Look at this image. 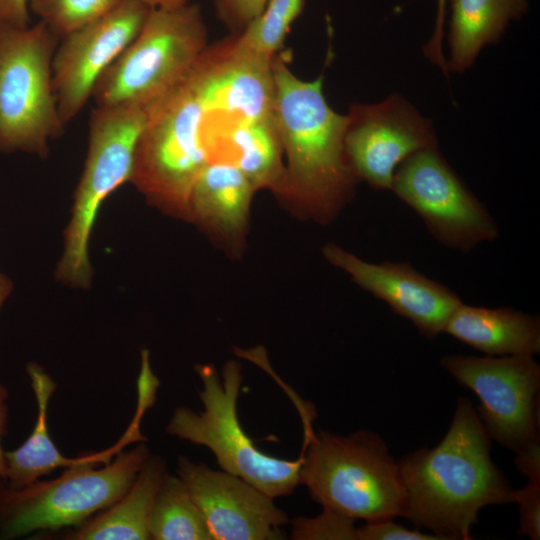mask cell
<instances>
[{"label": "cell", "mask_w": 540, "mask_h": 540, "mask_svg": "<svg viewBox=\"0 0 540 540\" xmlns=\"http://www.w3.org/2000/svg\"><path fill=\"white\" fill-rule=\"evenodd\" d=\"M491 439L468 398L457 400L448 431L435 447L399 462L402 516L442 540L471 539L480 510L514 503V489L493 463Z\"/></svg>", "instance_id": "cell-1"}, {"label": "cell", "mask_w": 540, "mask_h": 540, "mask_svg": "<svg viewBox=\"0 0 540 540\" xmlns=\"http://www.w3.org/2000/svg\"><path fill=\"white\" fill-rule=\"evenodd\" d=\"M288 53L271 59L274 114L287 165V194L320 221L333 218L352 197L358 180L344 147L346 115L334 111L323 94V76L298 78Z\"/></svg>", "instance_id": "cell-2"}, {"label": "cell", "mask_w": 540, "mask_h": 540, "mask_svg": "<svg viewBox=\"0 0 540 540\" xmlns=\"http://www.w3.org/2000/svg\"><path fill=\"white\" fill-rule=\"evenodd\" d=\"M211 132L203 53L188 75L148 109L130 182L150 203L187 215L192 186L210 161Z\"/></svg>", "instance_id": "cell-3"}, {"label": "cell", "mask_w": 540, "mask_h": 540, "mask_svg": "<svg viewBox=\"0 0 540 540\" xmlns=\"http://www.w3.org/2000/svg\"><path fill=\"white\" fill-rule=\"evenodd\" d=\"M300 416L304 442L299 482L315 502L355 521L402 516L404 490L399 464L378 434H316L312 428L315 414L304 412Z\"/></svg>", "instance_id": "cell-4"}, {"label": "cell", "mask_w": 540, "mask_h": 540, "mask_svg": "<svg viewBox=\"0 0 540 540\" xmlns=\"http://www.w3.org/2000/svg\"><path fill=\"white\" fill-rule=\"evenodd\" d=\"M207 41L198 4L150 9L137 36L97 81L95 107L148 110L188 75Z\"/></svg>", "instance_id": "cell-5"}, {"label": "cell", "mask_w": 540, "mask_h": 540, "mask_svg": "<svg viewBox=\"0 0 540 540\" xmlns=\"http://www.w3.org/2000/svg\"><path fill=\"white\" fill-rule=\"evenodd\" d=\"M203 388V411L178 407L166 428L168 434L210 449L219 466L249 482L271 498L291 494L299 482L302 454L295 460L261 452L243 430L237 414L242 383L241 365L228 361L222 378L212 365L195 367Z\"/></svg>", "instance_id": "cell-6"}, {"label": "cell", "mask_w": 540, "mask_h": 540, "mask_svg": "<svg viewBox=\"0 0 540 540\" xmlns=\"http://www.w3.org/2000/svg\"><path fill=\"white\" fill-rule=\"evenodd\" d=\"M59 38L42 22L17 27L0 21V155L46 157L64 131L53 88Z\"/></svg>", "instance_id": "cell-7"}, {"label": "cell", "mask_w": 540, "mask_h": 540, "mask_svg": "<svg viewBox=\"0 0 540 540\" xmlns=\"http://www.w3.org/2000/svg\"><path fill=\"white\" fill-rule=\"evenodd\" d=\"M149 456V449L140 444L120 451L101 467L72 466L57 478L21 488L0 480V538L81 525L127 491Z\"/></svg>", "instance_id": "cell-8"}, {"label": "cell", "mask_w": 540, "mask_h": 540, "mask_svg": "<svg viewBox=\"0 0 540 540\" xmlns=\"http://www.w3.org/2000/svg\"><path fill=\"white\" fill-rule=\"evenodd\" d=\"M148 110L94 107L89 119L88 149L74 194L64 249L55 276L66 285L88 288L93 278L89 242L103 202L130 182L139 137Z\"/></svg>", "instance_id": "cell-9"}, {"label": "cell", "mask_w": 540, "mask_h": 540, "mask_svg": "<svg viewBox=\"0 0 540 540\" xmlns=\"http://www.w3.org/2000/svg\"><path fill=\"white\" fill-rule=\"evenodd\" d=\"M440 363L478 396L477 414L490 439L516 454L539 441L540 366L534 356L448 355Z\"/></svg>", "instance_id": "cell-10"}, {"label": "cell", "mask_w": 540, "mask_h": 540, "mask_svg": "<svg viewBox=\"0 0 540 540\" xmlns=\"http://www.w3.org/2000/svg\"><path fill=\"white\" fill-rule=\"evenodd\" d=\"M443 245L468 252L498 237L495 221L438 150L421 149L396 169L391 189Z\"/></svg>", "instance_id": "cell-11"}, {"label": "cell", "mask_w": 540, "mask_h": 540, "mask_svg": "<svg viewBox=\"0 0 540 540\" xmlns=\"http://www.w3.org/2000/svg\"><path fill=\"white\" fill-rule=\"evenodd\" d=\"M345 153L357 177L390 190L398 166L413 153L437 145L430 119L399 94L376 104H354L346 114Z\"/></svg>", "instance_id": "cell-12"}, {"label": "cell", "mask_w": 540, "mask_h": 540, "mask_svg": "<svg viewBox=\"0 0 540 540\" xmlns=\"http://www.w3.org/2000/svg\"><path fill=\"white\" fill-rule=\"evenodd\" d=\"M149 11L135 0H123L59 40L52 60V78L64 126L91 99L97 81L137 36Z\"/></svg>", "instance_id": "cell-13"}, {"label": "cell", "mask_w": 540, "mask_h": 540, "mask_svg": "<svg viewBox=\"0 0 540 540\" xmlns=\"http://www.w3.org/2000/svg\"><path fill=\"white\" fill-rule=\"evenodd\" d=\"M178 476L202 513L214 540L281 539L288 521L273 498L242 478L216 471L185 456L178 459Z\"/></svg>", "instance_id": "cell-14"}, {"label": "cell", "mask_w": 540, "mask_h": 540, "mask_svg": "<svg viewBox=\"0 0 540 540\" xmlns=\"http://www.w3.org/2000/svg\"><path fill=\"white\" fill-rule=\"evenodd\" d=\"M327 261L348 273L361 288L409 319L428 338L444 332L461 299L446 286L415 270L409 263L364 261L336 244L323 248Z\"/></svg>", "instance_id": "cell-15"}, {"label": "cell", "mask_w": 540, "mask_h": 540, "mask_svg": "<svg viewBox=\"0 0 540 540\" xmlns=\"http://www.w3.org/2000/svg\"><path fill=\"white\" fill-rule=\"evenodd\" d=\"M26 371L37 402V419L24 443L15 450L5 451L6 464L2 481L7 486H27L58 468L85 463L105 464L125 446L145 440L140 431V423L133 419L122 437L108 449L76 458L65 457L50 438L47 427L48 404L56 389V383L37 363L29 362Z\"/></svg>", "instance_id": "cell-16"}, {"label": "cell", "mask_w": 540, "mask_h": 540, "mask_svg": "<svg viewBox=\"0 0 540 540\" xmlns=\"http://www.w3.org/2000/svg\"><path fill=\"white\" fill-rule=\"evenodd\" d=\"M444 332L489 356L540 352V319L512 308L469 306L461 302Z\"/></svg>", "instance_id": "cell-17"}, {"label": "cell", "mask_w": 540, "mask_h": 540, "mask_svg": "<svg viewBox=\"0 0 540 540\" xmlns=\"http://www.w3.org/2000/svg\"><path fill=\"white\" fill-rule=\"evenodd\" d=\"M255 191L252 182L232 162L209 161L192 186L187 215L226 237H238L245 228Z\"/></svg>", "instance_id": "cell-18"}, {"label": "cell", "mask_w": 540, "mask_h": 540, "mask_svg": "<svg viewBox=\"0 0 540 540\" xmlns=\"http://www.w3.org/2000/svg\"><path fill=\"white\" fill-rule=\"evenodd\" d=\"M448 42L449 72L463 73L475 62L482 48L501 39L512 20L529 8L528 0H450Z\"/></svg>", "instance_id": "cell-19"}, {"label": "cell", "mask_w": 540, "mask_h": 540, "mask_svg": "<svg viewBox=\"0 0 540 540\" xmlns=\"http://www.w3.org/2000/svg\"><path fill=\"white\" fill-rule=\"evenodd\" d=\"M165 461L150 455L127 491L104 512L66 535L73 540L150 539L148 521L156 493L167 475Z\"/></svg>", "instance_id": "cell-20"}, {"label": "cell", "mask_w": 540, "mask_h": 540, "mask_svg": "<svg viewBox=\"0 0 540 540\" xmlns=\"http://www.w3.org/2000/svg\"><path fill=\"white\" fill-rule=\"evenodd\" d=\"M221 140L229 162L246 175L256 190L265 188L286 196V167L275 114L232 126Z\"/></svg>", "instance_id": "cell-21"}, {"label": "cell", "mask_w": 540, "mask_h": 540, "mask_svg": "<svg viewBox=\"0 0 540 540\" xmlns=\"http://www.w3.org/2000/svg\"><path fill=\"white\" fill-rule=\"evenodd\" d=\"M150 539L212 540V536L186 485L177 476L166 475L149 516Z\"/></svg>", "instance_id": "cell-22"}, {"label": "cell", "mask_w": 540, "mask_h": 540, "mask_svg": "<svg viewBox=\"0 0 540 540\" xmlns=\"http://www.w3.org/2000/svg\"><path fill=\"white\" fill-rule=\"evenodd\" d=\"M304 6L305 0H268L262 12L234 35L241 46L272 58L282 51L286 36Z\"/></svg>", "instance_id": "cell-23"}, {"label": "cell", "mask_w": 540, "mask_h": 540, "mask_svg": "<svg viewBox=\"0 0 540 540\" xmlns=\"http://www.w3.org/2000/svg\"><path fill=\"white\" fill-rule=\"evenodd\" d=\"M123 0H29L30 12L59 40L103 16Z\"/></svg>", "instance_id": "cell-24"}, {"label": "cell", "mask_w": 540, "mask_h": 540, "mask_svg": "<svg viewBox=\"0 0 540 540\" xmlns=\"http://www.w3.org/2000/svg\"><path fill=\"white\" fill-rule=\"evenodd\" d=\"M355 520L323 508L321 515L314 518H297L293 521L292 538L298 540L342 539L357 540Z\"/></svg>", "instance_id": "cell-25"}, {"label": "cell", "mask_w": 540, "mask_h": 540, "mask_svg": "<svg viewBox=\"0 0 540 540\" xmlns=\"http://www.w3.org/2000/svg\"><path fill=\"white\" fill-rule=\"evenodd\" d=\"M527 484L521 489H514V503L519 505L520 537L532 540L540 539V476L528 477Z\"/></svg>", "instance_id": "cell-26"}, {"label": "cell", "mask_w": 540, "mask_h": 540, "mask_svg": "<svg viewBox=\"0 0 540 540\" xmlns=\"http://www.w3.org/2000/svg\"><path fill=\"white\" fill-rule=\"evenodd\" d=\"M268 0H214L219 20L232 32L239 34L264 9Z\"/></svg>", "instance_id": "cell-27"}, {"label": "cell", "mask_w": 540, "mask_h": 540, "mask_svg": "<svg viewBox=\"0 0 540 540\" xmlns=\"http://www.w3.org/2000/svg\"><path fill=\"white\" fill-rule=\"evenodd\" d=\"M358 540H442L435 534H426L418 530H409L392 519H384L357 528Z\"/></svg>", "instance_id": "cell-28"}, {"label": "cell", "mask_w": 540, "mask_h": 540, "mask_svg": "<svg viewBox=\"0 0 540 540\" xmlns=\"http://www.w3.org/2000/svg\"><path fill=\"white\" fill-rule=\"evenodd\" d=\"M448 0H437L436 16L433 33L423 48L424 55L435 65L440 67L445 76L449 74L447 59L443 54L444 24L446 19Z\"/></svg>", "instance_id": "cell-29"}, {"label": "cell", "mask_w": 540, "mask_h": 540, "mask_svg": "<svg viewBox=\"0 0 540 540\" xmlns=\"http://www.w3.org/2000/svg\"><path fill=\"white\" fill-rule=\"evenodd\" d=\"M0 21L17 27L30 25L29 0H0Z\"/></svg>", "instance_id": "cell-30"}, {"label": "cell", "mask_w": 540, "mask_h": 540, "mask_svg": "<svg viewBox=\"0 0 540 540\" xmlns=\"http://www.w3.org/2000/svg\"><path fill=\"white\" fill-rule=\"evenodd\" d=\"M8 391L6 387L0 383V480L4 477L5 472V451L3 450L2 440L7 431L8 419Z\"/></svg>", "instance_id": "cell-31"}, {"label": "cell", "mask_w": 540, "mask_h": 540, "mask_svg": "<svg viewBox=\"0 0 540 540\" xmlns=\"http://www.w3.org/2000/svg\"><path fill=\"white\" fill-rule=\"evenodd\" d=\"M149 9H159V8H175L182 5H185L191 0H135Z\"/></svg>", "instance_id": "cell-32"}, {"label": "cell", "mask_w": 540, "mask_h": 540, "mask_svg": "<svg viewBox=\"0 0 540 540\" xmlns=\"http://www.w3.org/2000/svg\"><path fill=\"white\" fill-rule=\"evenodd\" d=\"M13 291V282L5 274L0 272V310Z\"/></svg>", "instance_id": "cell-33"}]
</instances>
